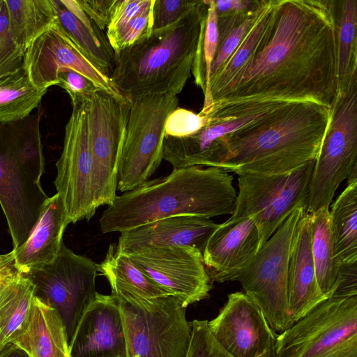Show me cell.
<instances>
[{"instance_id": "cell-36", "label": "cell", "mask_w": 357, "mask_h": 357, "mask_svg": "<svg viewBox=\"0 0 357 357\" xmlns=\"http://www.w3.org/2000/svg\"><path fill=\"white\" fill-rule=\"evenodd\" d=\"M24 50L13 39L4 0H0V77L24 67Z\"/></svg>"}, {"instance_id": "cell-42", "label": "cell", "mask_w": 357, "mask_h": 357, "mask_svg": "<svg viewBox=\"0 0 357 357\" xmlns=\"http://www.w3.org/2000/svg\"><path fill=\"white\" fill-rule=\"evenodd\" d=\"M77 1L100 30L106 29L116 0H77Z\"/></svg>"}, {"instance_id": "cell-35", "label": "cell", "mask_w": 357, "mask_h": 357, "mask_svg": "<svg viewBox=\"0 0 357 357\" xmlns=\"http://www.w3.org/2000/svg\"><path fill=\"white\" fill-rule=\"evenodd\" d=\"M207 15L204 20L191 73L195 82L204 93V105L199 112L206 114L213 105L210 91V73L218 45L217 14L213 0H208Z\"/></svg>"}, {"instance_id": "cell-23", "label": "cell", "mask_w": 357, "mask_h": 357, "mask_svg": "<svg viewBox=\"0 0 357 357\" xmlns=\"http://www.w3.org/2000/svg\"><path fill=\"white\" fill-rule=\"evenodd\" d=\"M69 223L63 202L56 193L46 201L26 241L12 250L19 271L24 273L52 263L63 243V235Z\"/></svg>"}, {"instance_id": "cell-25", "label": "cell", "mask_w": 357, "mask_h": 357, "mask_svg": "<svg viewBox=\"0 0 357 357\" xmlns=\"http://www.w3.org/2000/svg\"><path fill=\"white\" fill-rule=\"evenodd\" d=\"M98 271L107 278L112 294L119 300L139 304L172 295L138 268L128 255L119 252L114 244L109 245L105 259L98 264Z\"/></svg>"}, {"instance_id": "cell-8", "label": "cell", "mask_w": 357, "mask_h": 357, "mask_svg": "<svg viewBox=\"0 0 357 357\" xmlns=\"http://www.w3.org/2000/svg\"><path fill=\"white\" fill-rule=\"evenodd\" d=\"M172 93L151 94L130 102L119 158L116 190L124 193L149 181L163 159L165 123L178 107Z\"/></svg>"}, {"instance_id": "cell-43", "label": "cell", "mask_w": 357, "mask_h": 357, "mask_svg": "<svg viewBox=\"0 0 357 357\" xmlns=\"http://www.w3.org/2000/svg\"><path fill=\"white\" fill-rule=\"evenodd\" d=\"M332 295H357V261L341 264L336 287Z\"/></svg>"}, {"instance_id": "cell-34", "label": "cell", "mask_w": 357, "mask_h": 357, "mask_svg": "<svg viewBox=\"0 0 357 357\" xmlns=\"http://www.w3.org/2000/svg\"><path fill=\"white\" fill-rule=\"evenodd\" d=\"M276 0H266L255 24L238 47L210 81L213 102L254 54L272 16Z\"/></svg>"}, {"instance_id": "cell-46", "label": "cell", "mask_w": 357, "mask_h": 357, "mask_svg": "<svg viewBox=\"0 0 357 357\" xmlns=\"http://www.w3.org/2000/svg\"><path fill=\"white\" fill-rule=\"evenodd\" d=\"M13 260L12 251L8 254L0 255V284L5 271Z\"/></svg>"}, {"instance_id": "cell-14", "label": "cell", "mask_w": 357, "mask_h": 357, "mask_svg": "<svg viewBox=\"0 0 357 357\" xmlns=\"http://www.w3.org/2000/svg\"><path fill=\"white\" fill-rule=\"evenodd\" d=\"M287 102L278 100L215 102L205 114L208 121L199 131L186 137L165 136L163 159L173 169L205 167L220 139L266 119Z\"/></svg>"}, {"instance_id": "cell-47", "label": "cell", "mask_w": 357, "mask_h": 357, "mask_svg": "<svg viewBox=\"0 0 357 357\" xmlns=\"http://www.w3.org/2000/svg\"><path fill=\"white\" fill-rule=\"evenodd\" d=\"M134 357H138V356H134Z\"/></svg>"}, {"instance_id": "cell-21", "label": "cell", "mask_w": 357, "mask_h": 357, "mask_svg": "<svg viewBox=\"0 0 357 357\" xmlns=\"http://www.w3.org/2000/svg\"><path fill=\"white\" fill-rule=\"evenodd\" d=\"M211 218L177 215L154 220L120 232L116 250L128 255L143 250L186 245L203 252L218 227Z\"/></svg>"}, {"instance_id": "cell-17", "label": "cell", "mask_w": 357, "mask_h": 357, "mask_svg": "<svg viewBox=\"0 0 357 357\" xmlns=\"http://www.w3.org/2000/svg\"><path fill=\"white\" fill-rule=\"evenodd\" d=\"M24 68L39 89L47 90L57 85L58 73L72 69L90 79L98 89L120 101L128 102L111 78L81 52L56 22L26 50Z\"/></svg>"}, {"instance_id": "cell-22", "label": "cell", "mask_w": 357, "mask_h": 357, "mask_svg": "<svg viewBox=\"0 0 357 357\" xmlns=\"http://www.w3.org/2000/svg\"><path fill=\"white\" fill-rule=\"evenodd\" d=\"M288 305L294 324L328 297L317 282L312 253V215L306 211L294 233L288 266Z\"/></svg>"}, {"instance_id": "cell-9", "label": "cell", "mask_w": 357, "mask_h": 357, "mask_svg": "<svg viewBox=\"0 0 357 357\" xmlns=\"http://www.w3.org/2000/svg\"><path fill=\"white\" fill-rule=\"evenodd\" d=\"M314 162L284 174H238V192L229 219L253 217L261 247L294 210L306 208Z\"/></svg>"}, {"instance_id": "cell-33", "label": "cell", "mask_w": 357, "mask_h": 357, "mask_svg": "<svg viewBox=\"0 0 357 357\" xmlns=\"http://www.w3.org/2000/svg\"><path fill=\"white\" fill-rule=\"evenodd\" d=\"M47 91L31 82L24 67L0 77V123H10L28 117Z\"/></svg>"}, {"instance_id": "cell-1", "label": "cell", "mask_w": 357, "mask_h": 357, "mask_svg": "<svg viewBox=\"0 0 357 357\" xmlns=\"http://www.w3.org/2000/svg\"><path fill=\"white\" fill-rule=\"evenodd\" d=\"M337 93L331 0H276L254 54L213 103L312 101L330 109Z\"/></svg>"}, {"instance_id": "cell-38", "label": "cell", "mask_w": 357, "mask_h": 357, "mask_svg": "<svg viewBox=\"0 0 357 357\" xmlns=\"http://www.w3.org/2000/svg\"><path fill=\"white\" fill-rule=\"evenodd\" d=\"M207 320H193L191 337L185 357H234L215 340Z\"/></svg>"}, {"instance_id": "cell-10", "label": "cell", "mask_w": 357, "mask_h": 357, "mask_svg": "<svg viewBox=\"0 0 357 357\" xmlns=\"http://www.w3.org/2000/svg\"><path fill=\"white\" fill-rule=\"evenodd\" d=\"M305 209L300 207L291 213L236 280L275 333L294 324L288 305V266L295 228Z\"/></svg>"}, {"instance_id": "cell-27", "label": "cell", "mask_w": 357, "mask_h": 357, "mask_svg": "<svg viewBox=\"0 0 357 357\" xmlns=\"http://www.w3.org/2000/svg\"><path fill=\"white\" fill-rule=\"evenodd\" d=\"M155 0H116L106 28V37L114 50L127 48L152 33Z\"/></svg>"}, {"instance_id": "cell-12", "label": "cell", "mask_w": 357, "mask_h": 357, "mask_svg": "<svg viewBox=\"0 0 357 357\" xmlns=\"http://www.w3.org/2000/svg\"><path fill=\"white\" fill-rule=\"evenodd\" d=\"M98 264L77 255L63 243L54 260L21 273L34 289V296L59 314L69 344L76 327L94 299Z\"/></svg>"}, {"instance_id": "cell-16", "label": "cell", "mask_w": 357, "mask_h": 357, "mask_svg": "<svg viewBox=\"0 0 357 357\" xmlns=\"http://www.w3.org/2000/svg\"><path fill=\"white\" fill-rule=\"evenodd\" d=\"M128 256L159 286L177 297L185 307L206 298L212 288L202 252L195 248H153Z\"/></svg>"}, {"instance_id": "cell-4", "label": "cell", "mask_w": 357, "mask_h": 357, "mask_svg": "<svg viewBox=\"0 0 357 357\" xmlns=\"http://www.w3.org/2000/svg\"><path fill=\"white\" fill-rule=\"evenodd\" d=\"M208 1H197L179 20L114 52L111 79L128 101L151 94L177 95L190 77Z\"/></svg>"}, {"instance_id": "cell-41", "label": "cell", "mask_w": 357, "mask_h": 357, "mask_svg": "<svg viewBox=\"0 0 357 357\" xmlns=\"http://www.w3.org/2000/svg\"><path fill=\"white\" fill-rule=\"evenodd\" d=\"M57 86L68 93L72 105L89 101L98 89L90 79L72 69H64L58 73Z\"/></svg>"}, {"instance_id": "cell-13", "label": "cell", "mask_w": 357, "mask_h": 357, "mask_svg": "<svg viewBox=\"0 0 357 357\" xmlns=\"http://www.w3.org/2000/svg\"><path fill=\"white\" fill-rule=\"evenodd\" d=\"M89 101L73 105L65 128L62 153L56 163L54 185L70 223L89 220L98 208L93 190Z\"/></svg>"}, {"instance_id": "cell-39", "label": "cell", "mask_w": 357, "mask_h": 357, "mask_svg": "<svg viewBox=\"0 0 357 357\" xmlns=\"http://www.w3.org/2000/svg\"><path fill=\"white\" fill-rule=\"evenodd\" d=\"M208 121V117L187 109L177 107L167 117L165 136L181 137L199 131Z\"/></svg>"}, {"instance_id": "cell-20", "label": "cell", "mask_w": 357, "mask_h": 357, "mask_svg": "<svg viewBox=\"0 0 357 357\" xmlns=\"http://www.w3.org/2000/svg\"><path fill=\"white\" fill-rule=\"evenodd\" d=\"M68 347L69 357H128L120 307L114 296L97 292Z\"/></svg>"}, {"instance_id": "cell-28", "label": "cell", "mask_w": 357, "mask_h": 357, "mask_svg": "<svg viewBox=\"0 0 357 357\" xmlns=\"http://www.w3.org/2000/svg\"><path fill=\"white\" fill-rule=\"evenodd\" d=\"M335 24L338 91L357 80V1L331 0Z\"/></svg>"}, {"instance_id": "cell-24", "label": "cell", "mask_w": 357, "mask_h": 357, "mask_svg": "<svg viewBox=\"0 0 357 357\" xmlns=\"http://www.w3.org/2000/svg\"><path fill=\"white\" fill-rule=\"evenodd\" d=\"M11 344L29 357H69L67 335L59 314L36 297L25 326Z\"/></svg>"}, {"instance_id": "cell-11", "label": "cell", "mask_w": 357, "mask_h": 357, "mask_svg": "<svg viewBox=\"0 0 357 357\" xmlns=\"http://www.w3.org/2000/svg\"><path fill=\"white\" fill-rule=\"evenodd\" d=\"M128 357H185L191 324L176 296L132 303L118 299Z\"/></svg>"}, {"instance_id": "cell-2", "label": "cell", "mask_w": 357, "mask_h": 357, "mask_svg": "<svg viewBox=\"0 0 357 357\" xmlns=\"http://www.w3.org/2000/svg\"><path fill=\"white\" fill-rule=\"evenodd\" d=\"M330 109L312 101L288 102L266 119L215 144L206 167L236 174H280L316 159Z\"/></svg>"}, {"instance_id": "cell-31", "label": "cell", "mask_w": 357, "mask_h": 357, "mask_svg": "<svg viewBox=\"0 0 357 357\" xmlns=\"http://www.w3.org/2000/svg\"><path fill=\"white\" fill-rule=\"evenodd\" d=\"M312 215V253L320 289L328 298L337 284L341 264L335 249L329 209L322 208Z\"/></svg>"}, {"instance_id": "cell-3", "label": "cell", "mask_w": 357, "mask_h": 357, "mask_svg": "<svg viewBox=\"0 0 357 357\" xmlns=\"http://www.w3.org/2000/svg\"><path fill=\"white\" fill-rule=\"evenodd\" d=\"M237 192L233 176L216 167L173 169L116 196L100 219L103 234L122 232L161 218L195 215L211 218L233 213Z\"/></svg>"}, {"instance_id": "cell-40", "label": "cell", "mask_w": 357, "mask_h": 357, "mask_svg": "<svg viewBox=\"0 0 357 357\" xmlns=\"http://www.w3.org/2000/svg\"><path fill=\"white\" fill-rule=\"evenodd\" d=\"M197 3L189 0H155L153 7L152 31L174 24Z\"/></svg>"}, {"instance_id": "cell-45", "label": "cell", "mask_w": 357, "mask_h": 357, "mask_svg": "<svg viewBox=\"0 0 357 357\" xmlns=\"http://www.w3.org/2000/svg\"><path fill=\"white\" fill-rule=\"evenodd\" d=\"M0 357H29L28 355L17 346L10 344L0 351Z\"/></svg>"}, {"instance_id": "cell-30", "label": "cell", "mask_w": 357, "mask_h": 357, "mask_svg": "<svg viewBox=\"0 0 357 357\" xmlns=\"http://www.w3.org/2000/svg\"><path fill=\"white\" fill-rule=\"evenodd\" d=\"M336 256L341 264L357 261V181L348 183L329 211Z\"/></svg>"}, {"instance_id": "cell-7", "label": "cell", "mask_w": 357, "mask_h": 357, "mask_svg": "<svg viewBox=\"0 0 357 357\" xmlns=\"http://www.w3.org/2000/svg\"><path fill=\"white\" fill-rule=\"evenodd\" d=\"M357 170V80L338 91L312 174L305 211L329 209L340 184Z\"/></svg>"}, {"instance_id": "cell-15", "label": "cell", "mask_w": 357, "mask_h": 357, "mask_svg": "<svg viewBox=\"0 0 357 357\" xmlns=\"http://www.w3.org/2000/svg\"><path fill=\"white\" fill-rule=\"evenodd\" d=\"M130 102L97 89L89 101L90 143L93 160V190L97 208L116 197L117 173Z\"/></svg>"}, {"instance_id": "cell-29", "label": "cell", "mask_w": 357, "mask_h": 357, "mask_svg": "<svg viewBox=\"0 0 357 357\" xmlns=\"http://www.w3.org/2000/svg\"><path fill=\"white\" fill-rule=\"evenodd\" d=\"M4 1L11 35L24 52L56 22L51 0Z\"/></svg>"}, {"instance_id": "cell-32", "label": "cell", "mask_w": 357, "mask_h": 357, "mask_svg": "<svg viewBox=\"0 0 357 357\" xmlns=\"http://www.w3.org/2000/svg\"><path fill=\"white\" fill-rule=\"evenodd\" d=\"M56 24L81 52L103 73L111 77L114 69V52L109 42L95 36L66 6L61 0H51Z\"/></svg>"}, {"instance_id": "cell-37", "label": "cell", "mask_w": 357, "mask_h": 357, "mask_svg": "<svg viewBox=\"0 0 357 357\" xmlns=\"http://www.w3.org/2000/svg\"><path fill=\"white\" fill-rule=\"evenodd\" d=\"M266 1L262 0L261 5L255 11L241 23L231 29L222 39L218 41L216 54L211 67L210 81L236 50L244 36L253 26Z\"/></svg>"}, {"instance_id": "cell-26", "label": "cell", "mask_w": 357, "mask_h": 357, "mask_svg": "<svg viewBox=\"0 0 357 357\" xmlns=\"http://www.w3.org/2000/svg\"><path fill=\"white\" fill-rule=\"evenodd\" d=\"M34 298L33 286L16 268L13 259L0 284V351L23 329Z\"/></svg>"}, {"instance_id": "cell-44", "label": "cell", "mask_w": 357, "mask_h": 357, "mask_svg": "<svg viewBox=\"0 0 357 357\" xmlns=\"http://www.w3.org/2000/svg\"><path fill=\"white\" fill-rule=\"evenodd\" d=\"M217 15L240 11L252 6L255 1L249 0H213Z\"/></svg>"}, {"instance_id": "cell-6", "label": "cell", "mask_w": 357, "mask_h": 357, "mask_svg": "<svg viewBox=\"0 0 357 357\" xmlns=\"http://www.w3.org/2000/svg\"><path fill=\"white\" fill-rule=\"evenodd\" d=\"M275 357H357V295H332L278 335Z\"/></svg>"}, {"instance_id": "cell-5", "label": "cell", "mask_w": 357, "mask_h": 357, "mask_svg": "<svg viewBox=\"0 0 357 357\" xmlns=\"http://www.w3.org/2000/svg\"><path fill=\"white\" fill-rule=\"evenodd\" d=\"M40 119L37 113L0 123V205L13 249L26 241L49 198L40 183L45 158Z\"/></svg>"}, {"instance_id": "cell-19", "label": "cell", "mask_w": 357, "mask_h": 357, "mask_svg": "<svg viewBox=\"0 0 357 357\" xmlns=\"http://www.w3.org/2000/svg\"><path fill=\"white\" fill-rule=\"evenodd\" d=\"M261 248L253 217L229 220L218 227L202 252L206 270L212 281H236Z\"/></svg>"}, {"instance_id": "cell-18", "label": "cell", "mask_w": 357, "mask_h": 357, "mask_svg": "<svg viewBox=\"0 0 357 357\" xmlns=\"http://www.w3.org/2000/svg\"><path fill=\"white\" fill-rule=\"evenodd\" d=\"M208 326L218 343L234 357H275L278 335L245 293L229 294Z\"/></svg>"}]
</instances>
